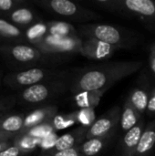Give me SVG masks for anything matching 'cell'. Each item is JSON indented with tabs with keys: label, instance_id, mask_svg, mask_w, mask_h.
<instances>
[{
	"label": "cell",
	"instance_id": "30bf717a",
	"mask_svg": "<svg viewBox=\"0 0 155 156\" xmlns=\"http://www.w3.org/2000/svg\"><path fill=\"white\" fill-rule=\"evenodd\" d=\"M145 122L143 119L135 127L127 132L119 140L118 144L112 156H133L137 146L140 143L143 131L145 129Z\"/></svg>",
	"mask_w": 155,
	"mask_h": 156
},
{
	"label": "cell",
	"instance_id": "d6986e66",
	"mask_svg": "<svg viewBox=\"0 0 155 156\" xmlns=\"http://www.w3.org/2000/svg\"><path fill=\"white\" fill-rule=\"evenodd\" d=\"M7 16L12 22V24L20 26L31 25L37 19L36 14L30 8L20 6L13 10L10 14L7 15Z\"/></svg>",
	"mask_w": 155,
	"mask_h": 156
},
{
	"label": "cell",
	"instance_id": "8fae6325",
	"mask_svg": "<svg viewBox=\"0 0 155 156\" xmlns=\"http://www.w3.org/2000/svg\"><path fill=\"white\" fill-rule=\"evenodd\" d=\"M117 134L118 129L107 135L85 140L79 146V149L82 156H100L111 145Z\"/></svg>",
	"mask_w": 155,
	"mask_h": 156
},
{
	"label": "cell",
	"instance_id": "277c9868",
	"mask_svg": "<svg viewBox=\"0 0 155 156\" xmlns=\"http://www.w3.org/2000/svg\"><path fill=\"white\" fill-rule=\"evenodd\" d=\"M77 68L55 69V68H30L16 73H11L5 77L4 82L13 88H28L30 86L58 80L73 78Z\"/></svg>",
	"mask_w": 155,
	"mask_h": 156
},
{
	"label": "cell",
	"instance_id": "4fadbf2b",
	"mask_svg": "<svg viewBox=\"0 0 155 156\" xmlns=\"http://www.w3.org/2000/svg\"><path fill=\"white\" fill-rule=\"evenodd\" d=\"M88 129L89 127L79 126L72 130L71 132L58 137L56 140L55 144H53L52 148L49 149L48 151L60 152V151H65L79 146L86 140V134Z\"/></svg>",
	"mask_w": 155,
	"mask_h": 156
},
{
	"label": "cell",
	"instance_id": "6da1fadb",
	"mask_svg": "<svg viewBox=\"0 0 155 156\" xmlns=\"http://www.w3.org/2000/svg\"><path fill=\"white\" fill-rule=\"evenodd\" d=\"M143 67V61L129 60L77 68L71 80L70 92L76 94L85 90H108L122 80L141 70Z\"/></svg>",
	"mask_w": 155,
	"mask_h": 156
},
{
	"label": "cell",
	"instance_id": "4316f807",
	"mask_svg": "<svg viewBox=\"0 0 155 156\" xmlns=\"http://www.w3.org/2000/svg\"><path fill=\"white\" fill-rule=\"evenodd\" d=\"M145 114L151 118L155 117V85H153L152 88Z\"/></svg>",
	"mask_w": 155,
	"mask_h": 156
},
{
	"label": "cell",
	"instance_id": "cb8c5ba5",
	"mask_svg": "<svg viewBox=\"0 0 155 156\" xmlns=\"http://www.w3.org/2000/svg\"><path fill=\"white\" fill-rule=\"evenodd\" d=\"M37 156H82L79 146L76 148H72V149H69V150H65V151H60V152H50V151H47L42 153L41 154Z\"/></svg>",
	"mask_w": 155,
	"mask_h": 156
},
{
	"label": "cell",
	"instance_id": "7402d4cb",
	"mask_svg": "<svg viewBox=\"0 0 155 156\" xmlns=\"http://www.w3.org/2000/svg\"><path fill=\"white\" fill-rule=\"evenodd\" d=\"M77 123V117H76V112L65 115V116H57L54 118V127L56 130H61L65 129L68 126H70L72 124Z\"/></svg>",
	"mask_w": 155,
	"mask_h": 156
},
{
	"label": "cell",
	"instance_id": "7c38bea8",
	"mask_svg": "<svg viewBox=\"0 0 155 156\" xmlns=\"http://www.w3.org/2000/svg\"><path fill=\"white\" fill-rule=\"evenodd\" d=\"M57 112L58 108L56 106L48 105L30 112L26 117H25V125L22 134L25 135L33 129L50 122L56 117Z\"/></svg>",
	"mask_w": 155,
	"mask_h": 156
},
{
	"label": "cell",
	"instance_id": "ffe728a7",
	"mask_svg": "<svg viewBox=\"0 0 155 156\" xmlns=\"http://www.w3.org/2000/svg\"><path fill=\"white\" fill-rule=\"evenodd\" d=\"M0 37L4 39L17 41L24 39V35L21 29L3 18H0Z\"/></svg>",
	"mask_w": 155,
	"mask_h": 156
},
{
	"label": "cell",
	"instance_id": "484cf974",
	"mask_svg": "<svg viewBox=\"0 0 155 156\" xmlns=\"http://www.w3.org/2000/svg\"><path fill=\"white\" fill-rule=\"evenodd\" d=\"M23 3L24 2L21 0H0V11L7 12L10 10H15L20 4Z\"/></svg>",
	"mask_w": 155,
	"mask_h": 156
},
{
	"label": "cell",
	"instance_id": "603a6c76",
	"mask_svg": "<svg viewBox=\"0 0 155 156\" xmlns=\"http://www.w3.org/2000/svg\"><path fill=\"white\" fill-rule=\"evenodd\" d=\"M28 154V151L23 149L18 144L5 148L0 152V156H22Z\"/></svg>",
	"mask_w": 155,
	"mask_h": 156
},
{
	"label": "cell",
	"instance_id": "8992f818",
	"mask_svg": "<svg viewBox=\"0 0 155 156\" xmlns=\"http://www.w3.org/2000/svg\"><path fill=\"white\" fill-rule=\"evenodd\" d=\"M71 80H58L36 84L26 88L16 97L21 103L28 105H38L51 101L70 91Z\"/></svg>",
	"mask_w": 155,
	"mask_h": 156
},
{
	"label": "cell",
	"instance_id": "7a4b0ae2",
	"mask_svg": "<svg viewBox=\"0 0 155 156\" xmlns=\"http://www.w3.org/2000/svg\"><path fill=\"white\" fill-rule=\"evenodd\" d=\"M86 3L108 13L136 19L155 32V0H90Z\"/></svg>",
	"mask_w": 155,
	"mask_h": 156
},
{
	"label": "cell",
	"instance_id": "52a82bcc",
	"mask_svg": "<svg viewBox=\"0 0 155 156\" xmlns=\"http://www.w3.org/2000/svg\"><path fill=\"white\" fill-rule=\"evenodd\" d=\"M152 88L153 86L150 76L148 72L143 69L126 98V100L132 105V107L142 117H143L146 112Z\"/></svg>",
	"mask_w": 155,
	"mask_h": 156
},
{
	"label": "cell",
	"instance_id": "f1b7e54d",
	"mask_svg": "<svg viewBox=\"0 0 155 156\" xmlns=\"http://www.w3.org/2000/svg\"><path fill=\"white\" fill-rule=\"evenodd\" d=\"M16 137H17V135H16V134L6 133H4V132L0 131V143H5V142H6L8 140L15 139Z\"/></svg>",
	"mask_w": 155,
	"mask_h": 156
},
{
	"label": "cell",
	"instance_id": "83f0119b",
	"mask_svg": "<svg viewBox=\"0 0 155 156\" xmlns=\"http://www.w3.org/2000/svg\"><path fill=\"white\" fill-rule=\"evenodd\" d=\"M149 68L152 72V74L155 77V42L153 43L150 47V51H149Z\"/></svg>",
	"mask_w": 155,
	"mask_h": 156
},
{
	"label": "cell",
	"instance_id": "3957f363",
	"mask_svg": "<svg viewBox=\"0 0 155 156\" xmlns=\"http://www.w3.org/2000/svg\"><path fill=\"white\" fill-rule=\"evenodd\" d=\"M76 27L80 37L94 38L117 49H132L143 40V36L133 30L109 24L87 23Z\"/></svg>",
	"mask_w": 155,
	"mask_h": 156
},
{
	"label": "cell",
	"instance_id": "9c48e42d",
	"mask_svg": "<svg viewBox=\"0 0 155 156\" xmlns=\"http://www.w3.org/2000/svg\"><path fill=\"white\" fill-rule=\"evenodd\" d=\"M117 50L118 49L100 40L80 37L76 54H79L88 59L106 60L111 58Z\"/></svg>",
	"mask_w": 155,
	"mask_h": 156
},
{
	"label": "cell",
	"instance_id": "ac0fdd59",
	"mask_svg": "<svg viewBox=\"0 0 155 156\" xmlns=\"http://www.w3.org/2000/svg\"><path fill=\"white\" fill-rule=\"evenodd\" d=\"M50 35L58 38H73L79 37L77 27L71 23L63 21H50L47 25Z\"/></svg>",
	"mask_w": 155,
	"mask_h": 156
},
{
	"label": "cell",
	"instance_id": "5b68a950",
	"mask_svg": "<svg viewBox=\"0 0 155 156\" xmlns=\"http://www.w3.org/2000/svg\"><path fill=\"white\" fill-rule=\"evenodd\" d=\"M35 3L49 13L78 25L87 24L102 17L94 10L69 0H38Z\"/></svg>",
	"mask_w": 155,
	"mask_h": 156
},
{
	"label": "cell",
	"instance_id": "9a60e30c",
	"mask_svg": "<svg viewBox=\"0 0 155 156\" xmlns=\"http://www.w3.org/2000/svg\"><path fill=\"white\" fill-rule=\"evenodd\" d=\"M107 90H85L72 94V99L77 107L81 109L94 110L100 103L101 98Z\"/></svg>",
	"mask_w": 155,
	"mask_h": 156
},
{
	"label": "cell",
	"instance_id": "5bb4252c",
	"mask_svg": "<svg viewBox=\"0 0 155 156\" xmlns=\"http://www.w3.org/2000/svg\"><path fill=\"white\" fill-rule=\"evenodd\" d=\"M155 155V120L146 124L133 156Z\"/></svg>",
	"mask_w": 155,
	"mask_h": 156
},
{
	"label": "cell",
	"instance_id": "44dd1931",
	"mask_svg": "<svg viewBox=\"0 0 155 156\" xmlns=\"http://www.w3.org/2000/svg\"><path fill=\"white\" fill-rule=\"evenodd\" d=\"M76 117L77 122L85 127H90L96 120L95 112L91 109H81L76 112Z\"/></svg>",
	"mask_w": 155,
	"mask_h": 156
},
{
	"label": "cell",
	"instance_id": "d4e9b609",
	"mask_svg": "<svg viewBox=\"0 0 155 156\" xmlns=\"http://www.w3.org/2000/svg\"><path fill=\"white\" fill-rule=\"evenodd\" d=\"M16 101V97H7L0 99V118L5 114L13 107Z\"/></svg>",
	"mask_w": 155,
	"mask_h": 156
},
{
	"label": "cell",
	"instance_id": "2e32d148",
	"mask_svg": "<svg viewBox=\"0 0 155 156\" xmlns=\"http://www.w3.org/2000/svg\"><path fill=\"white\" fill-rule=\"evenodd\" d=\"M143 117H142L137 111L132 107V105L125 100L123 105L122 107V114H121V121H120V129L122 133L124 134L133 127H135Z\"/></svg>",
	"mask_w": 155,
	"mask_h": 156
},
{
	"label": "cell",
	"instance_id": "ba28073f",
	"mask_svg": "<svg viewBox=\"0 0 155 156\" xmlns=\"http://www.w3.org/2000/svg\"><path fill=\"white\" fill-rule=\"evenodd\" d=\"M121 114L122 108L120 106H114L107 111L104 114L97 118L95 122L89 127L86 134V140L104 136L119 129Z\"/></svg>",
	"mask_w": 155,
	"mask_h": 156
},
{
	"label": "cell",
	"instance_id": "e0dca14e",
	"mask_svg": "<svg viewBox=\"0 0 155 156\" xmlns=\"http://www.w3.org/2000/svg\"><path fill=\"white\" fill-rule=\"evenodd\" d=\"M25 125V117L23 114H5L0 118V131L16 134L17 136L22 135Z\"/></svg>",
	"mask_w": 155,
	"mask_h": 156
}]
</instances>
